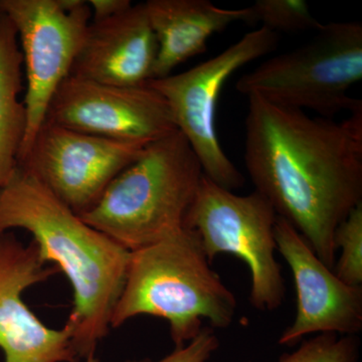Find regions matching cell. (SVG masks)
<instances>
[{"label":"cell","instance_id":"6da1fadb","mask_svg":"<svg viewBox=\"0 0 362 362\" xmlns=\"http://www.w3.org/2000/svg\"><path fill=\"white\" fill-rule=\"evenodd\" d=\"M245 164L259 192L328 268L335 233L362 202V110L341 122L247 97Z\"/></svg>","mask_w":362,"mask_h":362},{"label":"cell","instance_id":"7a4b0ae2","mask_svg":"<svg viewBox=\"0 0 362 362\" xmlns=\"http://www.w3.org/2000/svg\"><path fill=\"white\" fill-rule=\"evenodd\" d=\"M32 233L45 264L54 263L73 289L65 327L78 358H87L109 334L125 284L131 252L87 225L39 181L20 168L0 188V235Z\"/></svg>","mask_w":362,"mask_h":362},{"label":"cell","instance_id":"3957f363","mask_svg":"<svg viewBox=\"0 0 362 362\" xmlns=\"http://www.w3.org/2000/svg\"><path fill=\"white\" fill-rule=\"evenodd\" d=\"M237 308L235 294L211 269L199 235L183 228L131 252L111 328L138 315L159 317L168 321L178 349L199 335L204 320L214 329L230 327Z\"/></svg>","mask_w":362,"mask_h":362},{"label":"cell","instance_id":"277c9868","mask_svg":"<svg viewBox=\"0 0 362 362\" xmlns=\"http://www.w3.org/2000/svg\"><path fill=\"white\" fill-rule=\"evenodd\" d=\"M180 131L146 145L80 218L129 252L185 228L204 178Z\"/></svg>","mask_w":362,"mask_h":362},{"label":"cell","instance_id":"5b68a950","mask_svg":"<svg viewBox=\"0 0 362 362\" xmlns=\"http://www.w3.org/2000/svg\"><path fill=\"white\" fill-rule=\"evenodd\" d=\"M362 78V23L335 21L321 26L308 44L267 59L238 80L235 90L272 103L310 110L319 117L362 110L349 90Z\"/></svg>","mask_w":362,"mask_h":362},{"label":"cell","instance_id":"8992f818","mask_svg":"<svg viewBox=\"0 0 362 362\" xmlns=\"http://www.w3.org/2000/svg\"><path fill=\"white\" fill-rule=\"evenodd\" d=\"M277 214L259 192L235 194L204 176L185 228L201 240L209 263L218 255L242 259L251 274L250 301L261 312H272L284 302L282 268L276 259Z\"/></svg>","mask_w":362,"mask_h":362},{"label":"cell","instance_id":"52a82bcc","mask_svg":"<svg viewBox=\"0 0 362 362\" xmlns=\"http://www.w3.org/2000/svg\"><path fill=\"white\" fill-rule=\"evenodd\" d=\"M278 40V33L258 28L189 70L149 82L168 102L176 127L201 162L204 176L232 192L244 185L245 178L218 139L216 122L218 98L235 71L273 52Z\"/></svg>","mask_w":362,"mask_h":362},{"label":"cell","instance_id":"ba28073f","mask_svg":"<svg viewBox=\"0 0 362 362\" xmlns=\"http://www.w3.org/2000/svg\"><path fill=\"white\" fill-rule=\"evenodd\" d=\"M13 21L25 69L26 132L18 161L45 122L59 86L70 76L92 21L84 0H0Z\"/></svg>","mask_w":362,"mask_h":362},{"label":"cell","instance_id":"9c48e42d","mask_svg":"<svg viewBox=\"0 0 362 362\" xmlns=\"http://www.w3.org/2000/svg\"><path fill=\"white\" fill-rule=\"evenodd\" d=\"M146 145L69 129L45 121L18 168L81 216Z\"/></svg>","mask_w":362,"mask_h":362},{"label":"cell","instance_id":"30bf717a","mask_svg":"<svg viewBox=\"0 0 362 362\" xmlns=\"http://www.w3.org/2000/svg\"><path fill=\"white\" fill-rule=\"evenodd\" d=\"M45 121L99 137L143 144L177 131L168 102L149 83L117 86L74 76L59 86Z\"/></svg>","mask_w":362,"mask_h":362},{"label":"cell","instance_id":"8fae6325","mask_svg":"<svg viewBox=\"0 0 362 362\" xmlns=\"http://www.w3.org/2000/svg\"><path fill=\"white\" fill-rule=\"evenodd\" d=\"M47 266L33 240L26 246L13 233L0 235V349L4 362H78L71 332L52 329L26 306L25 290L58 273Z\"/></svg>","mask_w":362,"mask_h":362},{"label":"cell","instance_id":"7c38bea8","mask_svg":"<svg viewBox=\"0 0 362 362\" xmlns=\"http://www.w3.org/2000/svg\"><path fill=\"white\" fill-rule=\"evenodd\" d=\"M277 251L291 269L297 292V313L278 343L293 346L306 335H356L362 330V286L337 277L317 257L301 233L284 218L275 223Z\"/></svg>","mask_w":362,"mask_h":362},{"label":"cell","instance_id":"4fadbf2b","mask_svg":"<svg viewBox=\"0 0 362 362\" xmlns=\"http://www.w3.org/2000/svg\"><path fill=\"white\" fill-rule=\"evenodd\" d=\"M157 42L144 4L102 21H90L70 76L117 86L153 80Z\"/></svg>","mask_w":362,"mask_h":362},{"label":"cell","instance_id":"5bb4252c","mask_svg":"<svg viewBox=\"0 0 362 362\" xmlns=\"http://www.w3.org/2000/svg\"><path fill=\"white\" fill-rule=\"evenodd\" d=\"M156 35L153 80L173 75L176 66L204 54L207 42L237 21H247V8L228 9L209 0H148L144 2Z\"/></svg>","mask_w":362,"mask_h":362},{"label":"cell","instance_id":"9a60e30c","mask_svg":"<svg viewBox=\"0 0 362 362\" xmlns=\"http://www.w3.org/2000/svg\"><path fill=\"white\" fill-rule=\"evenodd\" d=\"M23 59L13 21L0 11V188L13 177L26 132Z\"/></svg>","mask_w":362,"mask_h":362},{"label":"cell","instance_id":"2e32d148","mask_svg":"<svg viewBox=\"0 0 362 362\" xmlns=\"http://www.w3.org/2000/svg\"><path fill=\"white\" fill-rule=\"evenodd\" d=\"M247 8V23H261L262 28L276 33L317 32L323 25L304 0H257Z\"/></svg>","mask_w":362,"mask_h":362},{"label":"cell","instance_id":"e0dca14e","mask_svg":"<svg viewBox=\"0 0 362 362\" xmlns=\"http://www.w3.org/2000/svg\"><path fill=\"white\" fill-rule=\"evenodd\" d=\"M334 240L341 252L333 271L346 284L362 286V202L338 226Z\"/></svg>","mask_w":362,"mask_h":362},{"label":"cell","instance_id":"ac0fdd59","mask_svg":"<svg viewBox=\"0 0 362 362\" xmlns=\"http://www.w3.org/2000/svg\"><path fill=\"white\" fill-rule=\"evenodd\" d=\"M356 335L317 334L305 340L295 351L284 354L278 362H358Z\"/></svg>","mask_w":362,"mask_h":362},{"label":"cell","instance_id":"d6986e66","mask_svg":"<svg viewBox=\"0 0 362 362\" xmlns=\"http://www.w3.org/2000/svg\"><path fill=\"white\" fill-rule=\"evenodd\" d=\"M221 342L214 328L204 327L197 337L178 347L160 361H140L127 362H207L220 347Z\"/></svg>","mask_w":362,"mask_h":362},{"label":"cell","instance_id":"ffe728a7","mask_svg":"<svg viewBox=\"0 0 362 362\" xmlns=\"http://www.w3.org/2000/svg\"><path fill=\"white\" fill-rule=\"evenodd\" d=\"M92 21H102L123 13L132 6L130 0H89Z\"/></svg>","mask_w":362,"mask_h":362},{"label":"cell","instance_id":"44dd1931","mask_svg":"<svg viewBox=\"0 0 362 362\" xmlns=\"http://www.w3.org/2000/svg\"><path fill=\"white\" fill-rule=\"evenodd\" d=\"M86 362H100L99 359L97 358L96 356H95L94 354H90V356H88L87 358H86Z\"/></svg>","mask_w":362,"mask_h":362}]
</instances>
